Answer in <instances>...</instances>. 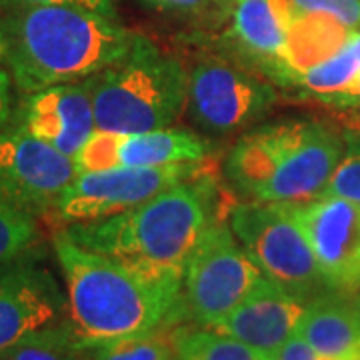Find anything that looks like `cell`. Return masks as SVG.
<instances>
[{"label":"cell","instance_id":"obj_15","mask_svg":"<svg viewBox=\"0 0 360 360\" xmlns=\"http://www.w3.org/2000/svg\"><path fill=\"white\" fill-rule=\"evenodd\" d=\"M307 304L309 302L262 276L245 300L219 326H214V330L276 354L284 342L296 335Z\"/></svg>","mask_w":360,"mask_h":360},{"label":"cell","instance_id":"obj_9","mask_svg":"<svg viewBox=\"0 0 360 360\" xmlns=\"http://www.w3.org/2000/svg\"><path fill=\"white\" fill-rule=\"evenodd\" d=\"M206 168V162H193L160 168L78 172L60 196L52 217L65 226L106 219L142 205L176 184L200 179L208 172Z\"/></svg>","mask_w":360,"mask_h":360},{"label":"cell","instance_id":"obj_18","mask_svg":"<svg viewBox=\"0 0 360 360\" xmlns=\"http://www.w3.org/2000/svg\"><path fill=\"white\" fill-rule=\"evenodd\" d=\"M352 30L354 28H348L330 14H298L286 28L284 46V60L292 75V89L298 75L342 51L352 39Z\"/></svg>","mask_w":360,"mask_h":360},{"label":"cell","instance_id":"obj_27","mask_svg":"<svg viewBox=\"0 0 360 360\" xmlns=\"http://www.w3.org/2000/svg\"><path fill=\"white\" fill-rule=\"evenodd\" d=\"M144 6L167 14H196L205 11L212 0H141Z\"/></svg>","mask_w":360,"mask_h":360},{"label":"cell","instance_id":"obj_28","mask_svg":"<svg viewBox=\"0 0 360 360\" xmlns=\"http://www.w3.org/2000/svg\"><path fill=\"white\" fill-rule=\"evenodd\" d=\"M274 360H321L316 350L310 347L302 336L296 333L292 338H288L283 348L274 354Z\"/></svg>","mask_w":360,"mask_h":360},{"label":"cell","instance_id":"obj_20","mask_svg":"<svg viewBox=\"0 0 360 360\" xmlns=\"http://www.w3.org/2000/svg\"><path fill=\"white\" fill-rule=\"evenodd\" d=\"M174 360H274V354L250 347L214 328H182Z\"/></svg>","mask_w":360,"mask_h":360},{"label":"cell","instance_id":"obj_3","mask_svg":"<svg viewBox=\"0 0 360 360\" xmlns=\"http://www.w3.org/2000/svg\"><path fill=\"white\" fill-rule=\"evenodd\" d=\"M52 248L66 284L68 322L82 348L141 336L180 324V290L139 276L110 258L78 246L63 231Z\"/></svg>","mask_w":360,"mask_h":360},{"label":"cell","instance_id":"obj_17","mask_svg":"<svg viewBox=\"0 0 360 360\" xmlns=\"http://www.w3.org/2000/svg\"><path fill=\"white\" fill-rule=\"evenodd\" d=\"M212 155V144L193 130L167 129L120 134L116 146L118 168H160L174 165L206 162Z\"/></svg>","mask_w":360,"mask_h":360},{"label":"cell","instance_id":"obj_7","mask_svg":"<svg viewBox=\"0 0 360 360\" xmlns=\"http://www.w3.org/2000/svg\"><path fill=\"white\" fill-rule=\"evenodd\" d=\"M262 276L229 222L214 219L198 238L182 274L184 316L200 328L219 326Z\"/></svg>","mask_w":360,"mask_h":360},{"label":"cell","instance_id":"obj_5","mask_svg":"<svg viewBox=\"0 0 360 360\" xmlns=\"http://www.w3.org/2000/svg\"><path fill=\"white\" fill-rule=\"evenodd\" d=\"M96 130L136 134L172 127L186 110L188 70L179 58L134 37L130 52L89 78Z\"/></svg>","mask_w":360,"mask_h":360},{"label":"cell","instance_id":"obj_23","mask_svg":"<svg viewBox=\"0 0 360 360\" xmlns=\"http://www.w3.org/2000/svg\"><path fill=\"white\" fill-rule=\"evenodd\" d=\"M39 240L37 219L0 202V264L34 250Z\"/></svg>","mask_w":360,"mask_h":360},{"label":"cell","instance_id":"obj_11","mask_svg":"<svg viewBox=\"0 0 360 360\" xmlns=\"http://www.w3.org/2000/svg\"><path fill=\"white\" fill-rule=\"evenodd\" d=\"M66 319L65 292L34 250L0 264V352Z\"/></svg>","mask_w":360,"mask_h":360},{"label":"cell","instance_id":"obj_30","mask_svg":"<svg viewBox=\"0 0 360 360\" xmlns=\"http://www.w3.org/2000/svg\"><path fill=\"white\" fill-rule=\"evenodd\" d=\"M338 118H340V124L345 129L360 130V108H356V110H338Z\"/></svg>","mask_w":360,"mask_h":360},{"label":"cell","instance_id":"obj_31","mask_svg":"<svg viewBox=\"0 0 360 360\" xmlns=\"http://www.w3.org/2000/svg\"><path fill=\"white\" fill-rule=\"evenodd\" d=\"M352 42H354V49H356V54H359V60H360V30L359 28H354V32H352ZM360 108V84H359V94H356V101H354V106L350 108V110H356Z\"/></svg>","mask_w":360,"mask_h":360},{"label":"cell","instance_id":"obj_32","mask_svg":"<svg viewBox=\"0 0 360 360\" xmlns=\"http://www.w3.org/2000/svg\"><path fill=\"white\" fill-rule=\"evenodd\" d=\"M356 300H359V302H360V290H359V292H356Z\"/></svg>","mask_w":360,"mask_h":360},{"label":"cell","instance_id":"obj_2","mask_svg":"<svg viewBox=\"0 0 360 360\" xmlns=\"http://www.w3.org/2000/svg\"><path fill=\"white\" fill-rule=\"evenodd\" d=\"M217 186L208 172L129 210L65 226L78 246L115 260L156 284L182 288L194 246L214 219Z\"/></svg>","mask_w":360,"mask_h":360},{"label":"cell","instance_id":"obj_10","mask_svg":"<svg viewBox=\"0 0 360 360\" xmlns=\"http://www.w3.org/2000/svg\"><path fill=\"white\" fill-rule=\"evenodd\" d=\"M77 174L75 158L34 139L14 120L0 129V202L34 219L54 214Z\"/></svg>","mask_w":360,"mask_h":360},{"label":"cell","instance_id":"obj_12","mask_svg":"<svg viewBox=\"0 0 360 360\" xmlns=\"http://www.w3.org/2000/svg\"><path fill=\"white\" fill-rule=\"evenodd\" d=\"M298 214L307 229L322 278L328 290H360V202L319 196L298 202Z\"/></svg>","mask_w":360,"mask_h":360},{"label":"cell","instance_id":"obj_25","mask_svg":"<svg viewBox=\"0 0 360 360\" xmlns=\"http://www.w3.org/2000/svg\"><path fill=\"white\" fill-rule=\"evenodd\" d=\"M296 14L324 13L348 28L360 26V0H286Z\"/></svg>","mask_w":360,"mask_h":360},{"label":"cell","instance_id":"obj_4","mask_svg":"<svg viewBox=\"0 0 360 360\" xmlns=\"http://www.w3.org/2000/svg\"><path fill=\"white\" fill-rule=\"evenodd\" d=\"M345 153L335 127L286 118L245 132L226 153L222 172L234 193L260 202H309L319 198Z\"/></svg>","mask_w":360,"mask_h":360},{"label":"cell","instance_id":"obj_21","mask_svg":"<svg viewBox=\"0 0 360 360\" xmlns=\"http://www.w3.org/2000/svg\"><path fill=\"white\" fill-rule=\"evenodd\" d=\"M182 324H170L141 336L84 348V360H174Z\"/></svg>","mask_w":360,"mask_h":360},{"label":"cell","instance_id":"obj_6","mask_svg":"<svg viewBox=\"0 0 360 360\" xmlns=\"http://www.w3.org/2000/svg\"><path fill=\"white\" fill-rule=\"evenodd\" d=\"M229 226L260 272L296 298L309 302L326 284L298 202L243 200L229 212Z\"/></svg>","mask_w":360,"mask_h":360},{"label":"cell","instance_id":"obj_19","mask_svg":"<svg viewBox=\"0 0 360 360\" xmlns=\"http://www.w3.org/2000/svg\"><path fill=\"white\" fill-rule=\"evenodd\" d=\"M359 84L360 60L354 42L350 39L347 46L335 56L298 75L292 90L302 98L333 106L336 110H350L359 94Z\"/></svg>","mask_w":360,"mask_h":360},{"label":"cell","instance_id":"obj_22","mask_svg":"<svg viewBox=\"0 0 360 360\" xmlns=\"http://www.w3.org/2000/svg\"><path fill=\"white\" fill-rule=\"evenodd\" d=\"M0 360H84V348L66 319L2 350Z\"/></svg>","mask_w":360,"mask_h":360},{"label":"cell","instance_id":"obj_24","mask_svg":"<svg viewBox=\"0 0 360 360\" xmlns=\"http://www.w3.org/2000/svg\"><path fill=\"white\" fill-rule=\"evenodd\" d=\"M342 134L345 153L321 196H336L360 202V130L345 129Z\"/></svg>","mask_w":360,"mask_h":360},{"label":"cell","instance_id":"obj_14","mask_svg":"<svg viewBox=\"0 0 360 360\" xmlns=\"http://www.w3.org/2000/svg\"><path fill=\"white\" fill-rule=\"evenodd\" d=\"M13 120L34 139L75 158L96 130L89 78L25 94Z\"/></svg>","mask_w":360,"mask_h":360},{"label":"cell","instance_id":"obj_13","mask_svg":"<svg viewBox=\"0 0 360 360\" xmlns=\"http://www.w3.org/2000/svg\"><path fill=\"white\" fill-rule=\"evenodd\" d=\"M220 44L234 65L278 89H292V75L284 60L286 28L272 0H232Z\"/></svg>","mask_w":360,"mask_h":360},{"label":"cell","instance_id":"obj_1","mask_svg":"<svg viewBox=\"0 0 360 360\" xmlns=\"http://www.w3.org/2000/svg\"><path fill=\"white\" fill-rule=\"evenodd\" d=\"M134 32L116 18L70 4L2 8L0 58L25 94L72 84L122 60Z\"/></svg>","mask_w":360,"mask_h":360},{"label":"cell","instance_id":"obj_33","mask_svg":"<svg viewBox=\"0 0 360 360\" xmlns=\"http://www.w3.org/2000/svg\"><path fill=\"white\" fill-rule=\"evenodd\" d=\"M321 360H330V359H321Z\"/></svg>","mask_w":360,"mask_h":360},{"label":"cell","instance_id":"obj_16","mask_svg":"<svg viewBox=\"0 0 360 360\" xmlns=\"http://www.w3.org/2000/svg\"><path fill=\"white\" fill-rule=\"evenodd\" d=\"M296 333L321 359L360 360V302L326 290L309 300Z\"/></svg>","mask_w":360,"mask_h":360},{"label":"cell","instance_id":"obj_26","mask_svg":"<svg viewBox=\"0 0 360 360\" xmlns=\"http://www.w3.org/2000/svg\"><path fill=\"white\" fill-rule=\"evenodd\" d=\"M26 4H70L116 18V0H0V8L26 6Z\"/></svg>","mask_w":360,"mask_h":360},{"label":"cell","instance_id":"obj_8","mask_svg":"<svg viewBox=\"0 0 360 360\" xmlns=\"http://www.w3.org/2000/svg\"><path fill=\"white\" fill-rule=\"evenodd\" d=\"M278 86L243 66L217 56L200 58L188 70L191 122L206 134L245 130L278 103Z\"/></svg>","mask_w":360,"mask_h":360},{"label":"cell","instance_id":"obj_29","mask_svg":"<svg viewBox=\"0 0 360 360\" xmlns=\"http://www.w3.org/2000/svg\"><path fill=\"white\" fill-rule=\"evenodd\" d=\"M14 115L13 101V78L6 70L0 68V129L6 127Z\"/></svg>","mask_w":360,"mask_h":360}]
</instances>
